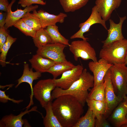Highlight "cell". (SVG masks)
I'll list each match as a JSON object with an SVG mask.
<instances>
[{"label":"cell","mask_w":127,"mask_h":127,"mask_svg":"<svg viewBox=\"0 0 127 127\" xmlns=\"http://www.w3.org/2000/svg\"><path fill=\"white\" fill-rule=\"evenodd\" d=\"M52 103L53 112L62 127H73L83 114L82 104L69 95L60 96Z\"/></svg>","instance_id":"obj_1"},{"label":"cell","mask_w":127,"mask_h":127,"mask_svg":"<svg viewBox=\"0 0 127 127\" xmlns=\"http://www.w3.org/2000/svg\"><path fill=\"white\" fill-rule=\"evenodd\" d=\"M94 81L93 75L86 69H84L79 79L68 89L65 90L56 87L52 92V96L54 99L61 95H70L75 97L84 106L88 97V90L93 87Z\"/></svg>","instance_id":"obj_2"},{"label":"cell","mask_w":127,"mask_h":127,"mask_svg":"<svg viewBox=\"0 0 127 127\" xmlns=\"http://www.w3.org/2000/svg\"><path fill=\"white\" fill-rule=\"evenodd\" d=\"M127 53V39L124 38L102 47L99 57L112 64H125Z\"/></svg>","instance_id":"obj_3"},{"label":"cell","mask_w":127,"mask_h":127,"mask_svg":"<svg viewBox=\"0 0 127 127\" xmlns=\"http://www.w3.org/2000/svg\"><path fill=\"white\" fill-rule=\"evenodd\" d=\"M109 69L115 93L123 101L127 96V66L125 64H115Z\"/></svg>","instance_id":"obj_4"},{"label":"cell","mask_w":127,"mask_h":127,"mask_svg":"<svg viewBox=\"0 0 127 127\" xmlns=\"http://www.w3.org/2000/svg\"><path fill=\"white\" fill-rule=\"evenodd\" d=\"M56 87L53 79L39 81L33 87V94L35 98L44 108L53 99L52 92Z\"/></svg>","instance_id":"obj_5"},{"label":"cell","mask_w":127,"mask_h":127,"mask_svg":"<svg viewBox=\"0 0 127 127\" xmlns=\"http://www.w3.org/2000/svg\"><path fill=\"white\" fill-rule=\"evenodd\" d=\"M87 41L82 40L72 41L69 46V49L73 54L76 61L80 57L83 60L91 59L97 62L98 61L95 51Z\"/></svg>","instance_id":"obj_6"},{"label":"cell","mask_w":127,"mask_h":127,"mask_svg":"<svg viewBox=\"0 0 127 127\" xmlns=\"http://www.w3.org/2000/svg\"><path fill=\"white\" fill-rule=\"evenodd\" d=\"M67 46L60 43H51L38 48L36 53L57 62L66 61L64 50Z\"/></svg>","instance_id":"obj_7"},{"label":"cell","mask_w":127,"mask_h":127,"mask_svg":"<svg viewBox=\"0 0 127 127\" xmlns=\"http://www.w3.org/2000/svg\"><path fill=\"white\" fill-rule=\"evenodd\" d=\"M106 21L102 18L100 13L98 11L95 5L92 8L91 13L88 19L85 22L79 24L80 29L77 32L71 36V39L80 38L83 40H87L88 38L85 37L83 34L89 32L91 27L96 24H99L106 30H108Z\"/></svg>","instance_id":"obj_8"},{"label":"cell","mask_w":127,"mask_h":127,"mask_svg":"<svg viewBox=\"0 0 127 127\" xmlns=\"http://www.w3.org/2000/svg\"><path fill=\"white\" fill-rule=\"evenodd\" d=\"M83 69L82 65L78 64L63 73L60 78H53L56 87L65 90L68 89L79 79Z\"/></svg>","instance_id":"obj_9"},{"label":"cell","mask_w":127,"mask_h":127,"mask_svg":"<svg viewBox=\"0 0 127 127\" xmlns=\"http://www.w3.org/2000/svg\"><path fill=\"white\" fill-rule=\"evenodd\" d=\"M113 65L102 58H100L96 62L92 61L89 62L88 67L90 70L93 73L94 77L93 87L98 86L104 82V76Z\"/></svg>","instance_id":"obj_10"},{"label":"cell","mask_w":127,"mask_h":127,"mask_svg":"<svg viewBox=\"0 0 127 127\" xmlns=\"http://www.w3.org/2000/svg\"><path fill=\"white\" fill-rule=\"evenodd\" d=\"M37 108L36 106H35L29 110L26 109L24 111H21L16 115L11 114L4 116L0 121V127H22L23 125L25 127H31L27 120L22 119V117L24 115L32 111L39 112L37 110Z\"/></svg>","instance_id":"obj_11"},{"label":"cell","mask_w":127,"mask_h":127,"mask_svg":"<svg viewBox=\"0 0 127 127\" xmlns=\"http://www.w3.org/2000/svg\"><path fill=\"white\" fill-rule=\"evenodd\" d=\"M16 0H12L7 8V15L4 27L7 29L13 26L18 20L22 19L27 12L33 11L38 7L37 5H32L25 8L23 10L17 9L14 12L12 11L11 8Z\"/></svg>","instance_id":"obj_12"},{"label":"cell","mask_w":127,"mask_h":127,"mask_svg":"<svg viewBox=\"0 0 127 127\" xmlns=\"http://www.w3.org/2000/svg\"><path fill=\"white\" fill-rule=\"evenodd\" d=\"M104 80L105 82V94L106 103L109 113L122 100L115 94L111 81L109 69L105 75Z\"/></svg>","instance_id":"obj_13"},{"label":"cell","mask_w":127,"mask_h":127,"mask_svg":"<svg viewBox=\"0 0 127 127\" xmlns=\"http://www.w3.org/2000/svg\"><path fill=\"white\" fill-rule=\"evenodd\" d=\"M119 22L118 24L115 23L111 19L109 20L110 24L108 30V35L105 40L102 41V47L106 46L115 41L124 39L122 32V27L124 21L126 19V16L123 17H119Z\"/></svg>","instance_id":"obj_14"},{"label":"cell","mask_w":127,"mask_h":127,"mask_svg":"<svg viewBox=\"0 0 127 127\" xmlns=\"http://www.w3.org/2000/svg\"><path fill=\"white\" fill-rule=\"evenodd\" d=\"M122 0H96L95 6L102 18L109 20L114 10L120 6Z\"/></svg>","instance_id":"obj_15"},{"label":"cell","mask_w":127,"mask_h":127,"mask_svg":"<svg viewBox=\"0 0 127 127\" xmlns=\"http://www.w3.org/2000/svg\"><path fill=\"white\" fill-rule=\"evenodd\" d=\"M41 73L36 71H33L32 68H30L28 64L25 63L24 65V70L23 74L17 80L18 83L15 87H17L21 83L26 82L30 85L31 90V94L30 95V101L28 105L26 107L29 108L30 106L33 104V87L32 84L33 81L38 79L41 77Z\"/></svg>","instance_id":"obj_16"},{"label":"cell","mask_w":127,"mask_h":127,"mask_svg":"<svg viewBox=\"0 0 127 127\" xmlns=\"http://www.w3.org/2000/svg\"><path fill=\"white\" fill-rule=\"evenodd\" d=\"M32 12L39 19L42 28H45L49 26L56 25L57 23H63L65 18L67 16L66 14L63 12L60 13L58 15H55L41 9L38 11L35 10Z\"/></svg>","instance_id":"obj_17"},{"label":"cell","mask_w":127,"mask_h":127,"mask_svg":"<svg viewBox=\"0 0 127 127\" xmlns=\"http://www.w3.org/2000/svg\"><path fill=\"white\" fill-rule=\"evenodd\" d=\"M127 105L123 100L115 108L110 116V121L114 127H122L127 124Z\"/></svg>","instance_id":"obj_18"},{"label":"cell","mask_w":127,"mask_h":127,"mask_svg":"<svg viewBox=\"0 0 127 127\" xmlns=\"http://www.w3.org/2000/svg\"><path fill=\"white\" fill-rule=\"evenodd\" d=\"M32 68L41 73L47 72L53 65L57 62L50 59L44 58L37 54L33 56L29 60Z\"/></svg>","instance_id":"obj_19"},{"label":"cell","mask_w":127,"mask_h":127,"mask_svg":"<svg viewBox=\"0 0 127 127\" xmlns=\"http://www.w3.org/2000/svg\"><path fill=\"white\" fill-rule=\"evenodd\" d=\"M89 108L93 112L96 118L101 116L105 117L109 113L106 102L87 98L86 101Z\"/></svg>","instance_id":"obj_20"},{"label":"cell","mask_w":127,"mask_h":127,"mask_svg":"<svg viewBox=\"0 0 127 127\" xmlns=\"http://www.w3.org/2000/svg\"><path fill=\"white\" fill-rule=\"evenodd\" d=\"M52 103L49 102L44 108L46 114L43 118V124L45 127H62L53 112Z\"/></svg>","instance_id":"obj_21"},{"label":"cell","mask_w":127,"mask_h":127,"mask_svg":"<svg viewBox=\"0 0 127 127\" xmlns=\"http://www.w3.org/2000/svg\"><path fill=\"white\" fill-rule=\"evenodd\" d=\"M45 29L52 40V43H60L69 46L70 45L69 40L61 34L56 25L48 26Z\"/></svg>","instance_id":"obj_22"},{"label":"cell","mask_w":127,"mask_h":127,"mask_svg":"<svg viewBox=\"0 0 127 127\" xmlns=\"http://www.w3.org/2000/svg\"><path fill=\"white\" fill-rule=\"evenodd\" d=\"M89 0H59L64 11L73 12L85 6Z\"/></svg>","instance_id":"obj_23"},{"label":"cell","mask_w":127,"mask_h":127,"mask_svg":"<svg viewBox=\"0 0 127 127\" xmlns=\"http://www.w3.org/2000/svg\"><path fill=\"white\" fill-rule=\"evenodd\" d=\"M75 66L67 60L61 62H57L52 66L47 72L52 74L53 79H56L65 72L72 69Z\"/></svg>","instance_id":"obj_24"},{"label":"cell","mask_w":127,"mask_h":127,"mask_svg":"<svg viewBox=\"0 0 127 127\" xmlns=\"http://www.w3.org/2000/svg\"><path fill=\"white\" fill-rule=\"evenodd\" d=\"M32 39L35 46L38 49L52 43V40L45 28H42L36 31L35 36Z\"/></svg>","instance_id":"obj_25"},{"label":"cell","mask_w":127,"mask_h":127,"mask_svg":"<svg viewBox=\"0 0 127 127\" xmlns=\"http://www.w3.org/2000/svg\"><path fill=\"white\" fill-rule=\"evenodd\" d=\"M95 119V114L88 108L85 115L80 118L73 127H94Z\"/></svg>","instance_id":"obj_26"},{"label":"cell","mask_w":127,"mask_h":127,"mask_svg":"<svg viewBox=\"0 0 127 127\" xmlns=\"http://www.w3.org/2000/svg\"><path fill=\"white\" fill-rule=\"evenodd\" d=\"M105 82L93 87L89 93L88 98L106 103L105 94Z\"/></svg>","instance_id":"obj_27"},{"label":"cell","mask_w":127,"mask_h":127,"mask_svg":"<svg viewBox=\"0 0 127 127\" xmlns=\"http://www.w3.org/2000/svg\"><path fill=\"white\" fill-rule=\"evenodd\" d=\"M22 19L28 26L36 31L42 28L39 19L33 13L28 12Z\"/></svg>","instance_id":"obj_28"},{"label":"cell","mask_w":127,"mask_h":127,"mask_svg":"<svg viewBox=\"0 0 127 127\" xmlns=\"http://www.w3.org/2000/svg\"><path fill=\"white\" fill-rule=\"evenodd\" d=\"M17 39L13 38L10 35L7 37L5 42L0 50V64L2 67H5L6 64V57L8 52L12 44Z\"/></svg>","instance_id":"obj_29"},{"label":"cell","mask_w":127,"mask_h":127,"mask_svg":"<svg viewBox=\"0 0 127 127\" xmlns=\"http://www.w3.org/2000/svg\"><path fill=\"white\" fill-rule=\"evenodd\" d=\"M27 36L32 38L35 36L36 31L28 26L21 19L18 21L13 25Z\"/></svg>","instance_id":"obj_30"},{"label":"cell","mask_w":127,"mask_h":127,"mask_svg":"<svg viewBox=\"0 0 127 127\" xmlns=\"http://www.w3.org/2000/svg\"><path fill=\"white\" fill-rule=\"evenodd\" d=\"M18 4L23 8L32 5L34 4L45 5L46 4V2L43 0H19Z\"/></svg>","instance_id":"obj_31"},{"label":"cell","mask_w":127,"mask_h":127,"mask_svg":"<svg viewBox=\"0 0 127 127\" xmlns=\"http://www.w3.org/2000/svg\"><path fill=\"white\" fill-rule=\"evenodd\" d=\"M6 91H3L0 90V102H1L6 103L7 102L8 100H10L14 103L19 104L23 101V99L16 100L9 98V95H6L5 93Z\"/></svg>","instance_id":"obj_32"},{"label":"cell","mask_w":127,"mask_h":127,"mask_svg":"<svg viewBox=\"0 0 127 127\" xmlns=\"http://www.w3.org/2000/svg\"><path fill=\"white\" fill-rule=\"evenodd\" d=\"M103 115L96 118L95 127H111V125L106 119Z\"/></svg>","instance_id":"obj_33"},{"label":"cell","mask_w":127,"mask_h":127,"mask_svg":"<svg viewBox=\"0 0 127 127\" xmlns=\"http://www.w3.org/2000/svg\"><path fill=\"white\" fill-rule=\"evenodd\" d=\"M9 35V31L4 26L0 27V50L5 42L7 37Z\"/></svg>","instance_id":"obj_34"},{"label":"cell","mask_w":127,"mask_h":127,"mask_svg":"<svg viewBox=\"0 0 127 127\" xmlns=\"http://www.w3.org/2000/svg\"><path fill=\"white\" fill-rule=\"evenodd\" d=\"M7 12L1 11L0 12V27L4 26L6 23Z\"/></svg>","instance_id":"obj_35"},{"label":"cell","mask_w":127,"mask_h":127,"mask_svg":"<svg viewBox=\"0 0 127 127\" xmlns=\"http://www.w3.org/2000/svg\"><path fill=\"white\" fill-rule=\"evenodd\" d=\"M9 4L8 0H0V11L7 12Z\"/></svg>","instance_id":"obj_36"},{"label":"cell","mask_w":127,"mask_h":127,"mask_svg":"<svg viewBox=\"0 0 127 127\" xmlns=\"http://www.w3.org/2000/svg\"><path fill=\"white\" fill-rule=\"evenodd\" d=\"M125 64L127 66V53L125 58Z\"/></svg>","instance_id":"obj_37"},{"label":"cell","mask_w":127,"mask_h":127,"mask_svg":"<svg viewBox=\"0 0 127 127\" xmlns=\"http://www.w3.org/2000/svg\"><path fill=\"white\" fill-rule=\"evenodd\" d=\"M123 100L125 103L127 105V96Z\"/></svg>","instance_id":"obj_38"},{"label":"cell","mask_w":127,"mask_h":127,"mask_svg":"<svg viewBox=\"0 0 127 127\" xmlns=\"http://www.w3.org/2000/svg\"><path fill=\"white\" fill-rule=\"evenodd\" d=\"M126 118L127 119V114L126 115ZM122 127H127V124H125V125H124L123 126H122Z\"/></svg>","instance_id":"obj_39"}]
</instances>
